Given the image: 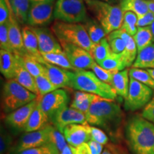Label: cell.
Returning <instances> with one entry per match:
<instances>
[{
    "label": "cell",
    "mask_w": 154,
    "mask_h": 154,
    "mask_svg": "<svg viewBox=\"0 0 154 154\" xmlns=\"http://www.w3.org/2000/svg\"><path fill=\"white\" fill-rule=\"evenodd\" d=\"M120 7L124 11H132L140 18L149 11L146 0H121Z\"/></svg>",
    "instance_id": "obj_29"
},
{
    "label": "cell",
    "mask_w": 154,
    "mask_h": 154,
    "mask_svg": "<svg viewBox=\"0 0 154 154\" xmlns=\"http://www.w3.org/2000/svg\"><path fill=\"white\" fill-rule=\"evenodd\" d=\"M49 143L54 145L59 152L62 151L65 146L68 144L63 133L59 131L54 126L51 131V134H50Z\"/></svg>",
    "instance_id": "obj_40"
},
{
    "label": "cell",
    "mask_w": 154,
    "mask_h": 154,
    "mask_svg": "<svg viewBox=\"0 0 154 154\" xmlns=\"http://www.w3.org/2000/svg\"><path fill=\"white\" fill-rule=\"evenodd\" d=\"M132 67L147 69H154V43L138 51Z\"/></svg>",
    "instance_id": "obj_26"
},
{
    "label": "cell",
    "mask_w": 154,
    "mask_h": 154,
    "mask_svg": "<svg viewBox=\"0 0 154 154\" xmlns=\"http://www.w3.org/2000/svg\"><path fill=\"white\" fill-rule=\"evenodd\" d=\"M90 131H91V140H96L102 145H106L109 143V137L101 128L90 126Z\"/></svg>",
    "instance_id": "obj_45"
},
{
    "label": "cell",
    "mask_w": 154,
    "mask_h": 154,
    "mask_svg": "<svg viewBox=\"0 0 154 154\" xmlns=\"http://www.w3.org/2000/svg\"><path fill=\"white\" fill-rule=\"evenodd\" d=\"M37 95L19 84L14 79L3 86L2 105L4 111L9 113L37 99Z\"/></svg>",
    "instance_id": "obj_6"
},
{
    "label": "cell",
    "mask_w": 154,
    "mask_h": 154,
    "mask_svg": "<svg viewBox=\"0 0 154 154\" xmlns=\"http://www.w3.org/2000/svg\"><path fill=\"white\" fill-rule=\"evenodd\" d=\"M54 11V2H31L26 23L33 27L44 26L51 21Z\"/></svg>",
    "instance_id": "obj_13"
},
{
    "label": "cell",
    "mask_w": 154,
    "mask_h": 154,
    "mask_svg": "<svg viewBox=\"0 0 154 154\" xmlns=\"http://www.w3.org/2000/svg\"><path fill=\"white\" fill-rule=\"evenodd\" d=\"M38 39V49L41 54L60 53L63 49L58 38L54 36L52 31L47 28L31 26Z\"/></svg>",
    "instance_id": "obj_15"
},
{
    "label": "cell",
    "mask_w": 154,
    "mask_h": 154,
    "mask_svg": "<svg viewBox=\"0 0 154 154\" xmlns=\"http://www.w3.org/2000/svg\"><path fill=\"white\" fill-rule=\"evenodd\" d=\"M38 98H42L46 94L58 89L46 74L37 76L35 78Z\"/></svg>",
    "instance_id": "obj_35"
},
{
    "label": "cell",
    "mask_w": 154,
    "mask_h": 154,
    "mask_svg": "<svg viewBox=\"0 0 154 154\" xmlns=\"http://www.w3.org/2000/svg\"><path fill=\"white\" fill-rule=\"evenodd\" d=\"M150 28H151V32H152V35H153V40L154 42V22L152 24L151 26H149Z\"/></svg>",
    "instance_id": "obj_55"
},
{
    "label": "cell",
    "mask_w": 154,
    "mask_h": 154,
    "mask_svg": "<svg viewBox=\"0 0 154 154\" xmlns=\"http://www.w3.org/2000/svg\"><path fill=\"white\" fill-rule=\"evenodd\" d=\"M0 47L1 49H5L13 52L9 43L7 22L0 24Z\"/></svg>",
    "instance_id": "obj_43"
},
{
    "label": "cell",
    "mask_w": 154,
    "mask_h": 154,
    "mask_svg": "<svg viewBox=\"0 0 154 154\" xmlns=\"http://www.w3.org/2000/svg\"><path fill=\"white\" fill-rule=\"evenodd\" d=\"M88 9L104 29L107 34L118 30L122 26L124 11L121 7L101 0H86Z\"/></svg>",
    "instance_id": "obj_5"
},
{
    "label": "cell",
    "mask_w": 154,
    "mask_h": 154,
    "mask_svg": "<svg viewBox=\"0 0 154 154\" xmlns=\"http://www.w3.org/2000/svg\"><path fill=\"white\" fill-rule=\"evenodd\" d=\"M99 98L100 96L93 94L80 91H76L70 106L86 114L92 103Z\"/></svg>",
    "instance_id": "obj_24"
},
{
    "label": "cell",
    "mask_w": 154,
    "mask_h": 154,
    "mask_svg": "<svg viewBox=\"0 0 154 154\" xmlns=\"http://www.w3.org/2000/svg\"><path fill=\"white\" fill-rule=\"evenodd\" d=\"M53 125L49 124L41 130L32 132H26L14 144L9 154H17L24 150L32 149L49 143L50 134Z\"/></svg>",
    "instance_id": "obj_9"
},
{
    "label": "cell",
    "mask_w": 154,
    "mask_h": 154,
    "mask_svg": "<svg viewBox=\"0 0 154 154\" xmlns=\"http://www.w3.org/2000/svg\"><path fill=\"white\" fill-rule=\"evenodd\" d=\"M154 22V14L149 11L145 15L140 18L138 19L137 26L138 27H144V26H149Z\"/></svg>",
    "instance_id": "obj_47"
},
{
    "label": "cell",
    "mask_w": 154,
    "mask_h": 154,
    "mask_svg": "<svg viewBox=\"0 0 154 154\" xmlns=\"http://www.w3.org/2000/svg\"><path fill=\"white\" fill-rule=\"evenodd\" d=\"M8 34L11 49L14 54L24 56L27 54L25 50L24 41H23L22 31L19 28V23L11 12L10 19L7 22Z\"/></svg>",
    "instance_id": "obj_17"
},
{
    "label": "cell",
    "mask_w": 154,
    "mask_h": 154,
    "mask_svg": "<svg viewBox=\"0 0 154 154\" xmlns=\"http://www.w3.org/2000/svg\"><path fill=\"white\" fill-rule=\"evenodd\" d=\"M101 154H119L118 148L114 146H109L106 149L103 150V153Z\"/></svg>",
    "instance_id": "obj_50"
},
{
    "label": "cell",
    "mask_w": 154,
    "mask_h": 154,
    "mask_svg": "<svg viewBox=\"0 0 154 154\" xmlns=\"http://www.w3.org/2000/svg\"><path fill=\"white\" fill-rule=\"evenodd\" d=\"M38 106L49 116V119L52 118L58 111L67 106L69 102L68 94L62 88H58L46 94L43 97L38 98Z\"/></svg>",
    "instance_id": "obj_10"
},
{
    "label": "cell",
    "mask_w": 154,
    "mask_h": 154,
    "mask_svg": "<svg viewBox=\"0 0 154 154\" xmlns=\"http://www.w3.org/2000/svg\"><path fill=\"white\" fill-rule=\"evenodd\" d=\"M129 76L134 79L148 86L154 91V79L147 70L131 67L129 69Z\"/></svg>",
    "instance_id": "obj_37"
},
{
    "label": "cell",
    "mask_w": 154,
    "mask_h": 154,
    "mask_svg": "<svg viewBox=\"0 0 154 154\" xmlns=\"http://www.w3.org/2000/svg\"><path fill=\"white\" fill-rule=\"evenodd\" d=\"M148 3V6H149V11L153 12L154 14V0H146Z\"/></svg>",
    "instance_id": "obj_52"
},
{
    "label": "cell",
    "mask_w": 154,
    "mask_h": 154,
    "mask_svg": "<svg viewBox=\"0 0 154 154\" xmlns=\"http://www.w3.org/2000/svg\"><path fill=\"white\" fill-rule=\"evenodd\" d=\"M91 149V154H101L103 151V145L94 140H90L87 142Z\"/></svg>",
    "instance_id": "obj_48"
},
{
    "label": "cell",
    "mask_w": 154,
    "mask_h": 154,
    "mask_svg": "<svg viewBox=\"0 0 154 154\" xmlns=\"http://www.w3.org/2000/svg\"><path fill=\"white\" fill-rule=\"evenodd\" d=\"M72 150L74 154H91V149L88 143L80 144L78 146H72Z\"/></svg>",
    "instance_id": "obj_49"
},
{
    "label": "cell",
    "mask_w": 154,
    "mask_h": 154,
    "mask_svg": "<svg viewBox=\"0 0 154 154\" xmlns=\"http://www.w3.org/2000/svg\"><path fill=\"white\" fill-rule=\"evenodd\" d=\"M135 43L137 47L138 52L140 50L153 43V35L150 26L138 27V30L135 35L133 36Z\"/></svg>",
    "instance_id": "obj_34"
},
{
    "label": "cell",
    "mask_w": 154,
    "mask_h": 154,
    "mask_svg": "<svg viewBox=\"0 0 154 154\" xmlns=\"http://www.w3.org/2000/svg\"><path fill=\"white\" fill-rule=\"evenodd\" d=\"M118 150H119V154H128V153H127L126 152L123 151V150H120V149H118Z\"/></svg>",
    "instance_id": "obj_56"
},
{
    "label": "cell",
    "mask_w": 154,
    "mask_h": 154,
    "mask_svg": "<svg viewBox=\"0 0 154 154\" xmlns=\"http://www.w3.org/2000/svg\"><path fill=\"white\" fill-rule=\"evenodd\" d=\"M129 84V70L126 69L113 74L111 86L114 89L117 95L120 96L124 99H126L128 96Z\"/></svg>",
    "instance_id": "obj_23"
},
{
    "label": "cell",
    "mask_w": 154,
    "mask_h": 154,
    "mask_svg": "<svg viewBox=\"0 0 154 154\" xmlns=\"http://www.w3.org/2000/svg\"><path fill=\"white\" fill-rule=\"evenodd\" d=\"M147 71L149 72V74L151 75V76L153 77L154 79V69H148Z\"/></svg>",
    "instance_id": "obj_54"
},
{
    "label": "cell",
    "mask_w": 154,
    "mask_h": 154,
    "mask_svg": "<svg viewBox=\"0 0 154 154\" xmlns=\"http://www.w3.org/2000/svg\"><path fill=\"white\" fill-rule=\"evenodd\" d=\"M59 150L54 145L51 143H47L44 145L26 149L19 152L17 154H59Z\"/></svg>",
    "instance_id": "obj_39"
},
{
    "label": "cell",
    "mask_w": 154,
    "mask_h": 154,
    "mask_svg": "<svg viewBox=\"0 0 154 154\" xmlns=\"http://www.w3.org/2000/svg\"><path fill=\"white\" fill-rule=\"evenodd\" d=\"M102 1H103V2H108V1H109V0H102Z\"/></svg>",
    "instance_id": "obj_57"
},
{
    "label": "cell",
    "mask_w": 154,
    "mask_h": 154,
    "mask_svg": "<svg viewBox=\"0 0 154 154\" xmlns=\"http://www.w3.org/2000/svg\"><path fill=\"white\" fill-rule=\"evenodd\" d=\"M153 90L145 84L130 77L128 96L124 99V109L136 111L144 108L153 96Z\"/></svg>",
    "instance_id": "obj_8"
},
{
    "label": "cell",
    "mask_w": 154,
    "mask_h": 154,
    "mask_svg": "<svg viewBox=\"0 0 154 154\" xmlns=\"http://www.w3.org/2000/svg\"><path fill=\"white\" fill-rule=\"evenodd\" d=\"M85 115L88 124L99 126L106 131L113 138H117L124 113L120 106L113 100L99 98L92 103Z\"/></svg>",
    "instance_id": "obj_1"
},
{
    "label": "cell",
    "mask_w": 154,
    "mask_h": 154,
    "mask_svg": "<svg viewBox=\"0 0 154 154\" xmlns=\"http://www.w3.org/2000/svg\"><path fill=\"white\" fill-rule=\"evenodd\" d=\"M22 31L24 48L27 54L35 58L42 63L46 62L42 57V54L40 53L37 37L32 29V27L28 26H24Z\"/></svg>",
    "instance_id": "obj_20"
},
{
    "label": "cell",
    "mask_w": 154,
    "mask_h": 154,
    "mask_svg": "<svg viewBox=\"0 0 154 154\" xmlns=\"http://www.w3.org/2000/svg\"><path fill=\"white\" fill-rule=\"evenodd\" d=\"M11 14V9L9 0H0V24L8 22Z\"/></svg>",
    "instance_id": "obj_44"
},
{
    "label": "cell",
    "mask_w": 154,
    "mask_h": 154,
    "mask_svg": "<svg viewBox=\"0 0 154 154\" xmlns=\"http://www.w3.org/2000/svg\"><path fill=\"white\" fill-rule=\"evenodd\" d=\"M51 31L61 43L78 46L90 52L94 43L84 26L79 23H68L56 21L51 26Z\"/></svg>",
    "instance_id": "obj_4"
},
{
    "label": "cell",
    "mask_w": 154,
    "mask_h": 154,
    "mask_svg": "<svg viewBox=\"0 0 154 154\" xmlns=\"http://www.w3.org/2000/svg\"><path fill=\"white\" fill-rule=\"evenodd\" d=\"M17 65V59L14 53L5 49L0 50V71L7 80L14 78Z\"/></svg>",
    "instance_id": "obj_21"
},
{
    "label": "cell",
    "mask_w": 154,
    "mask_h": 154,
    "mask_svg": "<svg viewBox=\"0 0 154 154\" xmlns=\"http://www.w3.org/2000/svg\"><path fill=\"white\" fill-rule=\"evenodd\" d=\"M112 32H113V34H116V36H120L121 38L124 40L125 49L121 53V54L124 57L127 68L132 66L138 54L137 47H136V44L135 43L134 38L128 33H126L124 30L121 29L113 31Z\"/></svg>",
    "instance_id": "obj_19"
},
{
    "label": "cell",
    "mask_w": 154,
    "mask_h": 154,
    "mask_svg": "<svg viewBox=\"0 0 154 154\" xmlns=\"http://www.w3.org/2000/svg\"><path fill=\"white\" fill-rule=\"evenodd\" d=\"M42 56L46 62L61 67V68L67 69V70H75L74 66L69 62L68 58L63 51L60 53L42 54Z\"/></svg>",
    "instance_id": "obj_33"
},
{
    "label": "cell",
    "mask_w": 154,
    "mask_h": 154,
    "mask_svg": "<svg viewBox=\"0 0 154 154\" xmlns=\"http://www.w3.org/2000/svg\"><path fill=\"white\" fill-rule=\"evenodd\" d=\"M106 38L113 53L121 54L124 51L125 42L120 36H116L113 34V32H111L108 34Z\"/></svg>",
    "instance_id": "obj_42"
},
{
    "label": "cell",
    "mask_w": 154,
    "mask_h": 154,
    "mask_svg": "<svg viewBox=\"0 0 154 154\" xmlns=\"http://www.w3.org/2000/svg\"><path fill=\"white\" fill-rule=\"evenodd\" d=\"M63 134L68 144L74 147L87 143L91 140L90 125L88 124H70L63 128Z\"/></svg>",
    "instance_id": "obj_16"
},
{
    "label": "cell",
    "mask_w": 154,
    "mask_h": 154,
    "mask_svg": "<svg viewBox=\"0 0 154 154\" xmlns=\"http://www.w3.org/2000/svg\"><path fill=\"white\" fill-rule=\"evenodd\" d=\"M46 75L57 88H71L72 71L54 66L51 63L44 62Z\"/></svg>",
    "instance_id": "obj_18"
},
{
    "label": "cell",
    "mask_w": 154,
    "mask_h": 154,
    "mask_svg": "<svg viewBox=\"0 0 154 154\" xmlns=\"http://www.w3.org/2000/svg\"><path fill=\"white\" fill-rule=\"evenodd\" d=\"M50 122L61 133L65 127L70 124H88L85 113L71 106H66L58 111L50 119Z\"/></svg>",
    "instance_id": "obj_12"
},
{
    "label": "cell",
    "mask_w": 154,
    "mask_h": 154,
    "mask_svg": "<svg viewBox=\"0 0 154 154\" xmlns=\"http://www.w3.org/2000/svg\"><path fill=\"white\" fill-rule=\"evenodd\" d=\"M99 64L103 69L117 73L127 68L124 57L121 54L112 53Z\"/></svg>",
    "instance_id": "obj_31"
},
{
    "label": "cell",
    "mask_w": 154,
    "mask_h": 154,
    "mask_svg": "<svg viewBox=\"0 0 154 154\" xmlns=\"http://www.w3.org/2000/svg\"><path fill=\"white\" fill-rule=\"evenodd\" d=\"M13 146L14 140L12 136L7 131L5 127L2 126L0 132V153L9 154Z\"/></svg>",
    "instance_id": "obj_38"
},
{
    "label": "cell",
    "mask_w": 154,
    "mask_h": 154,
    "mask_svg": "<svg viewBox=\"0 0 154 154\" xmlns=\"http://www.w3.org/2000/svg\"><path fill=\"white\" fill-rule=\"evenodd\" d=\"M54 18L68 23H84L88 17L83 0H57Z\"/></svg>",
    "instance_id": "obj_7"
},
{
    "label": "cell",
    "mask_w": 154,
    "mask_h": 154,
    "mask_svg": "<svg viewBox=\"0 0 154 154\" xmlns=\"http://www.w3.org/2000/svg\"><path fill=\"white\" fill-rule=\"evenodd\" d=\"M83 25L94 44L99 43L103 38H106L105 36L107 35L101 24L94 19L88 18Z\"/></svg>",
    "instance_id": "obj_30"
},
{
    "label": "cell",
    "mask_w": 154,
    "mask_h": 154,
    "mask_svg": "<svg viewBox=\"0 0 154 154\" xmlns=\"http://www.w3.org/2000/svg\"><path fill=\"white\" fill-rule=\"evenodd\" d=\"M138 17L132 11H124L121 29L124 30L129 35L134 36L138 30L137 22Z\"/></svg>",
    "instance_id": "obj_36"
},
{
    "label": "cell",
    "mask_w": 154,
    "mask_h": 154,
    "mask_svg": "<svg viewBox=\"0 0 154 154\" xmlns=\"http://www.w3.org/2000/svg\"><path fill=\"white\" fill-rule=\"evenodd\" d=\"M125 138L133 154H154V124L142 116L134 115L128 119Z\"/></svg>",
    "instance_id": "obj_2"
},
{
    "label": "cell",
    "mask_w": 154,
    "mask_h": 154,
    "mask_svg": "<svg viewBox=\"0 0 154 154\" xmlns=\"http://www.w3.org/2000/svg\"><path fill=\"white\" fill-rule=\"evenodd\" d=\"M50 119L49 116L42 110L38 104L34 109L29 119L26 126L25 127V132H32L41 130L44 127L49 125Z\"/></svg>",
    "instance_id": "obj_22"
},
{
    "label": "cell",
    "mask_w": 154,
    "mask_h": 154,
    "mask_svg": "<svg viewBox=\"0 0 154 154\" xmlns=\"http://www.w3.org/2000/svg\"><path fill=\"white\" fill-rule=\"evenodd\" d=\"M90 54L97 63H101L113 53L107 38H103L97 44H94Z\"/></svg>",
    "instance_id": "obj_32"
},
{
    "label": "cell",
    "mask_w": 154,
    "mask_h": 154,
    "mask_svg": "<svg viewBox=\"0 0 154 154\" xmlns=\"http://www.w3.org/2000/svg\"><path fill=\"white\" fill-rule=\"evenodd\" d=\"M14 79L24 87L37 95L35 78L24 68V66L18 61V59H17V65Z\"/></svg>",
    "instance_id": "obj_25"
},
{
    "label": "cell",
    "mask_w": 154,
    "mask_h": 154,
    "mask_svg": "<svg viewBox=\"0 0 154 154\" xmlns=\"http://www.w3.org/2000/svg\"><path fill=\"white\" fill-rule=\"evenodd\" d=\"M141 116L154 124V95L151 101L143 108Z\"/></svg>",
    "instance_id": "obj_46"
},
{
    "label": "cell",
    "mask_w": 154,
    "mask_h": 154,
    "mask_svg": "<svg viewBox=\"0 0 154 154\" xmlns=\"http://www.w3.org/2000/svg\"><path fill=\"white\" fill-rule=\"evenodd\" d=\"M63 52L75 69H91L96 62L91 54L83 48L68 43H61Z\"/></svg>",
    "instance_id": "obj_11"
},
{
    "label": "cell",
    "mask_w": 154,
    "mask_h": 154,
    "mask_svg": "<svg viewBox=\"0 0 154 154\" xmlns=\"http://www.w3.org/2000/svg\"><path fill=\"white\" fill-rule=\"evenodd\" d=\"M11 12L19 24L27 22L31 0H9Z\"/></svg>",
    "instance_id": "obj_28"
},
{
    "label": "cell",
    "mask_w": 154,
    "mask_h": 154,
    "mask_svg": "<svg viewBox=\"0 0 154 154\" xmlns=\"http://www.w3.org/2000/svg\"><path fill=\"white\" fill-rule=\"evenodd\" d=\"M59 154H74L72 150V146L69 145V144H67Z\"/></svg>",
    "instance_id": "obj_51"
},
{
    "label": "cell",
    "mask_w": 154,
    "mask_h": 154,
    "mask_svg": "<svg viewBox=\"0 0 154 154\" xmlns=\"http://www.w3.org/2000/svg\"><path fill=\"white\" fill-rule=\"evenodd\" d=\"M38 98L24 106L8 113L5 121L7 126L15 131H24L31 114L38 104Z\"/></svg>",
    "instance_id": "obj_14"
},
{
    "label": "cell",
    "mask_w": 154,
    "mask_h": 154,
    "mask_svg": "<svg viewBox=\"0 0 154 154\" xmlns=\"http://www.w3.org/2000/svg\"><path fill=\"white\" fill-rule=\"evenodd\" d=\"M91 69L92 70V72L98 76V78L100 79L101 81H103V82L111 85V82H112L113 74L115 73L111 72V71L103 69V67H101L99 63H97L96 62L94 63V65L92 66Z\"/></svg>",
    "instance_id": "obj_41"
},
{
    "label": "cell",
    "mask_w": 154,
    "mask_h": 154,
    "mask_svg": "<svg viewBox=\"0 0 154 154\" xmlns=\"http://www.w3.org/2000/svg\"><path fill=\"white\" fill-rule=\"evenodd\" d=\"M16 56L18 61L34 78L46 74V69L44 63L39 62L35 58L26 54L24 56Z\"/></svg>",
    "instance_id": "obj_27"
},
{
    "label": "cell",
    "mask_w": 154,
    "mask_h": 154,
    "mask_svg": "<svg viewBox=\"0 0 154 154\" xmlns=\"http://www.w3.org/2000/svg\"><path fill=\"white\" fill-rule=\"evenodd\" d=\"M70 87L113 101L117 97V94L110 84L101 81L93 72L86 69L72 71Z\"/></svg>",
    "instance_id": "obj_3"
},
{
    "label": "cell",
    "mask_w": 154,
    "mask_h": 154,
    "mask_svg": "<svg viewBox=\"0 0 154 154\" xmlns=\"http://www.w3.org/2000/svg\"><path fill=\"white\" fill-rule=\"evenodd\" d=\"M31 2H54V0H31Z\"/></svg>",
    "instance_id": "obj_53"
}]
</instances>
